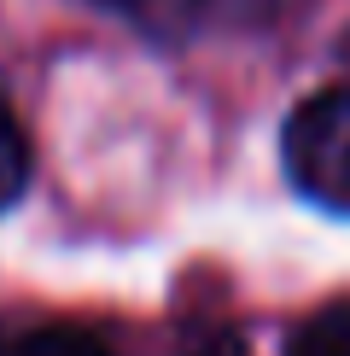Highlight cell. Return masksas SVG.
<instances>
[{
  "instance_id": "obj_1",
  "label": "cell",
  "mask_w": 350,
  "mask_h": 356,
  "mask_svg": "<svg viewBox=\"0 0 350 356\" xmlns=\"http://www.w3.org/2000/svg\"><path fill=\"white\" fill-rule=\"evenodd\" d=\"M286 175L321 211L350 216V88H321L286 117Z\"/></svg>"
},
{
  "instance_id": "obj_2",
  "label": "cell",
  "mask_w": 350,
  "mask_h": 356,
  "mask_svg": "<svg viewBox=\"0 0 350 356\" xmlns=\"http://www.w3.org/2000/svg\"><path fill=\"white\" fill-rule=\"evenodd\" d=\"M123 24H135L152 41H187L193 29L210 18V0H99Z\"/></svg>"
},
{
  "instance_id": "obj_3",
  "label": "cell",
  "mask_w": 350,
  "mask_h": 356,
  "mask_svg": "<svg viewBox=\"0 0 350 356\" xmlns=\"http://www.w3.org/2000/svg\"><path fill=\"white\" fill-rule=\"evenodd\" d=\"M0 356H111L106 339L76 321H41V327L0 333Z\"/></svg>"
},
{
  "instance_id": "obj_4",
  "label": "cell",
  "mask_w": 350,
  "mask_h": 356,
  "mask_svg": "<svg viewBox=\"0 0 350 356\" xmlns=\"http://www.w3.org/2000/svg\"><path fill=\"white\" fill-rule=\"evenodd\" d=\"M286 356H350V298L315 309V316L292 333Z\"/></svg>"
},
{
  "instance_id": "obj_5",
  "label": "cell",
  "mask_w": 350,
  "mask_h": 356,
  "mask_svg": "<svg viewBox=\"0 0 350 356\" xmlns=\"http://www.w3.org/2000/svg\"><path fill=\"white\" fill-rule=\"evenodd\" d=\"M24 181H29V140H24L12 106L0 99V211L24 193Z\"/></svg>"
}]
</instances>
